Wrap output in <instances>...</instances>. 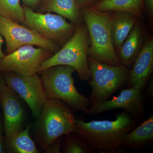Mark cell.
<instances>
[{
    "instance_id": "6da1fadb",
    "label": "cell",
    "mask_w": 153,
    "mask_h": 153,
    "mask_svg": "<svg viewBox=\"0 0 153 153\" xmlns=\"http://www.w3.org/2000/svg\"><path fill=\"white\" fill-rule=\"evenodd\" d=\"M136 123L127 112L120 113L114 120H93L86 122L76 120L74 131L85 139L94 151L100 153L123 152L126 135L133 129Z\"/></svg>"
},
{
    "instance_id": "7a4b0ae2",
    "label": "cell",
    "mask_w": 153,
    "mask_h": 153,
    "mask_svg": "<svg viewBox=\"0 0 153 153\" xmlns=\"http://www.w3.org/2000/svg\"><path fill=\"white\" fill-rule=\"evenodd\" d=\"M81 14L90 39L88 56L111 66L122 65L111 36L110 24L113 13L91 7L81 9Z\"/></svg>"
},
{
    "instance_id": "3957f363",
    "label": "cell",
    "mask_w": 153,
    "mask_h": 153,
    "mask_svg": "<svg viewBox=\"0 0 153 153\" xmlns=\"http://www.w3.org/2000/svg\"><path fill=\"white\" fill-rule=\"evenodd\" d=\"M37 120L38 142L45 151L60 137L74 131L76 119L60 100L48 99Z\"/></svg>"
},
{
    "instance_id": "277c9868",
    "label": "cell",
    "mask_w": 153,
    "mask_h": 153,
    "mask_svg": "<svg viewBox=\"0 0 153 153\" xmlns=\"http://www.w3.org/2000/svg\"><path fill=\"white\" fill-rule=\"evenodd\" d=\"M91 41L85 23L77 25L74 35L58 52L42 63L38 70L41 74L47 68L55 65H67L73 67L82 80L90 79L88 62V51Z\"/></svg>"
},
{
    "instance_id": "5b68a950",
    "label": "cell",
    "mask_w": 153,
    "mask_h": 153,
    "mask_svg": "<svg viewBox=\"0 0 153 153\" xmlns=\"http://www.w3.org/2000/svg\"><path fill=\"white\" fill-rule=\"evenodd\" d=\"M75 71L70 66L55 65L42 71L41 79L48 100H62L76 110L84 111L90 106L89 100L75 87L72 77Z\"/></svg>"
},
{
    "instance_id": "8992f818",
    "label": "cell",
    "mask_w": 153,
    "mask_h": 153,
    "mask_svg": "<svg viewBox=\"0 0 153 153\" xmlns=\"http://www.w3.org/2000/svg\"><path fill=\"white\" fill-rule=\"evenodd\" d=\"M88 62L91 78L89 84L92 88L88 98L90 106L107 100L127 82L130 71L124 65L111 66L89 56Z\"/></svg>"
},
{
    "instance_id": "52a82bcc",
    "label": "cell",
    "mask_w": 153,
    "mask_h": 153,
    "mask_svg": "<svg viewBox=\"0 0 153 153\" xmlns=\"http://www.w3.org/2000/svg\"><path fill=\"white\" fill-rule=\"evenodd\" d=\"M25 20L22 24L62 47L74 35L77 25L68 23L59 15L36 12L24 6Z\"/></svg>"
},
{
    "instance_id": "ba28073f",
    "label": "cell",
    "mask_w": 153,
    "mask_h": 153,
    "mask_svg": "<svg viewBox=\"0 0 153 153\" xmlns=\"http://www.w3.org/2000/svg\"><path fill=\"white\" fill-rule=\"evenodd\" d=\"M0 34L5 40L7 55L26 45L37 46L54 53L61 48L54 41L36 31L1 15Z\"/></svg>"
},
{
    "instance_id": "9c48e42d",
    "label": "cell",
    "mask_w": 153,
    "mask_h": 153,
    "mask_svg": "<svg viewBox=\"0 0 153 153\" xmlns=\"http://www.w3.org/2000/svg\"><path fill=\"white\" fill-rule=\"evenodd\" d=\"M6 84L24 100L37 119L48 100L43 80L37 74L22 76L13 72L2 73Z\"/></svg>"
},
{
    "instance_id": "30bf717a",
    "label": "cell",
    "mask_w": 153,
    "mask_h": 153,
    "mask_svg": "<svg viewBox=\"0 0 153 153\" xmlns=\"http://www.w3.org/2000/svg\"><path fill=\"white\" fill-rule=\"evenodd\" d=\"M54 54L41 47L22 46L0 60V73L13 72L22 76L37 74L42 63Z\"/></svg>"
},
{
    "instance_id": "8fae6325",
    "label": "cell",
    "mask_w": 153,
    "mask_h": 153,
    "mask_svg": "<svg viewBox=\"0 0 153 153\" xmlns=\"http://www.w3.org/2000/svg\"><path fill=\"white\" fill-rule=\"evenodd\" d=\"M141 89L131 87L123 89L119 95L110 100L91 105L83 111L82 116H93L117 108H123L131 116H141L143 109Z\"/></svg>"
},
{
    "instance_id": "7c38bea8",
    "label": "cell",
    "mask_w": 153,
    "mask_h": 153,
    "mask_svg": "<svg viewBox=\"0 0 153 153\" xmlns=\"http://www.w3.org/2000/svg\"><path fill=\"white\" fill-rule=\"evenodd\" d=\"M1 102L4 111V131L8 138L22 129L25 111L16 92L6 84Z\"/></svg>"
},
{
    "instance_id": "4fadbf2b",
    "label": "cell",
    "mask_w": 153,
    "mask_h": 153,
    "mask_svg": "<svg viewBox=\"0 0 153 153\" xmlns=\"http://www.w3.org/2000/svg\"><path fill=\"white\" fill-rule=\"evenodd\" d=\"M153 70V39L150 37L146 41L140 55L135 60L129 71L128 86L142 90L148 82Z\"/></svg>"
},
{
    "instance_id": "5bb4252c",
    "label": "cell",
    "mask_w": 153,
    "mask_h": 153,
    "mask_svg": "<svg viewBox=\"0 0 153 153\" xmlns=\"http://www.w3.org/2000/svg\"><path fill=\"white\" fill-rule=\"evenodd\" d=\"M146 41L141 25L137 21L118 52V57L122 65L127 68L132 67L142 50Z\"/></svg>"
},
{
    "instance_id": "9a60e30c",
    "label": "cell",
    "mask_w": 153,
    "mask_h": 153,
    "mask_svg": "<svg viewBox=\"0 0 153 153\" xmlns=\"http://www.w3.org/2000/svg\"><path fill=\"white\" fill-rule=\"evenodd\" d=\"M36 12L41 13H55L76 25L83 21L81 9L76 0H42Z\"/></svg>"
},
{
    "instance_id": "2e32d148",
    "label": "cell",
    "mask_w": 153,
    "mask_h": 153,
    "mask_svg": "<svg viewBox=\"0 0 153 153\" xmlns=\"http://www.w3.org/2000/svg\"><path fill=\"white\" fill-rule=\"evenodd\" d=\"M137 18L127 12H114L113 14L110 33L113 45L117 54L136 22Z\"/></svg>"
},
{
    "instance_id": "e0dca14e",
    "label": "cell",
    "mask_w": 153,
    "mask_h": 153,
    "mask_svg": "<svg viewBox=\"0 0 153 153\" xmlns=\"http://www.w3.org/2000/svg\"><path fill=\"white\" fill-rule=\"evenodd\" d=\"M153 141V115L136 128L126 135L124 146L137 149L149 144Z\"/></svg>"
},
{
    "instance_id": "ac0fdd59",
    "label": "cell",
    "mask_w": 153,
    "mask_h": 153,
    "mask_svg": "<svg viewBox=\"0 0 153 153\" xmlns=\"http://www.w3.org/2000/svg\"><path fill=\"white\" fill-rule=\"evenodd\" d=\"M144 0H100L92 7L100 11L125 12L137 17L143 15Z\"/></svg>"
},
{
    "instance_id": "d6986e66",
    "label": "cell",
    "mask_w": 153,
    "mask_h": 153,
    "mask_svg": "<svg viewBox=\"0 0 153 153\" xmlns=\"http://www.w3.org/2000/svg\"><path fill=\"white\" fill-rule=\"evenodd\" d=\"M30 126L7 138L9 152L14 153H38L36 144L30 135Z\"/></svg>"
},
{
    "instance_id": "ffe728a7",
    "label": "cell",
    "mask_w": 153,
    "mask_h": 153,
    "mask_svg": "<svg viewBox=\"0 0 153 153\" xmlns=\"http://www.w3.org/2000/svg\"><path fill=\"white\" fill-rule=\"evenodd\" d=\"M66 135V138L62 148V152L92 153L94 152L89 143L75 131Z\"/></svg>"
},
{
    "instance_id": "44dd1931",
    "label": "cell",
    "mask_w": 153,
    "mask_h": 153,
    "mask_svg": "<svg viewBox=\"0 0 153 153\" xmlns=\"http://www.w3.org/2000/svg\"><path fill=\"white\" fill-rule=\"evenodd\" d=\"M0 15L19 24L23 23L25 14L20 0H0Z\"/></svg>"
},
{
    "instance_id": "7402d4cb",
    "label": "cell",
    "mask_w": 153,
    "mask_h": 153,
    "mask_svg": "<svg viewBox=\"0 0 153 153\" xmlns=\"http://www.w3.org/2000/svg\"><path fill=\"white\" fill-rule=\"evenodd\" d=\"M61 142L60 138L53 143L48 149L46 150V153H58L60 152L61 149Z\"/></svg>"
},
{
    "instance_id": "603a6c76",
    "label": "cell",
    "mask_w": 153,
    "mask_h": 153,
    "mask_svg": "<svg viewBox=\"0 0 153 153\" xmlns=\"http://www.w3.org/2000/svg\"><path fill=\"white\" fill-rule=\"evenodd\" d=\"M81 9L92 7L97 0H76Z\"/></svg>"
},
{
    "instance_id": "cb8c5ba5",
    "label": "cell",
    "mask_w": 153,
    "mask_h": 153,
    "mask_svg": "<svg viewBox=\"0 0 153 153\" xmlns=\"http://www.w3.org/2000/svg\"><path fill=\"white\" fill-rule=\"evenodd\" d=\"M42 0H22L25 5L35 11L38 9Z\"/></svg>"
},
{
    "instance_id": "d4e9b609",
    "label": "cell",
    "mask_w": 153,
    "mask_h": 153,
    "mask_svg": "<svg viewBox=\"0 0 153 153\" xmlns=\"http://www.w3.org/2000/svg\"><path fill=\"white\" fill-rule=\"evenodd\" d=\"M4 131V123L2 117L0 118V153L4 152V142H3V133Z\"/></svg>"
},
{
    "instance_id": "484cf974",
    "label": "cell",
    "mask_w": 153,
    "mask_h": 153,
    "mask_svg": "<svg viewBox=\"0 0 153 153\" xmlns=\"http://www.w3.org/2000/svg\"><path fill=\"white\" fill-rule=\"evenodd\" d=\"M144 6L146 7L149 16L153 18V0H144Z\"/></svg>"
},
{
    "instance_id": "4316f807",
    "label": "cell",
    "mask_w": 153,
    "mask_h": 153,
    "mask_svg": "<svg viewBox=\"0 0 153 153\" xmlns=\"http://www.w3.org/2000/svg\"><path fill=\"white\" fill-rule=\"evenodd\" d=\"M147 95L152 98L153 97V76L151 77L148 83L147 88L146 91Z\"/></svg>"
},
{
    "instance_id": "83f0119b",
    "label": "cell",
    "mask_w": 153,
    "mask_h": 153,
    "mask_svg": "<svg viewBox=\"0 0 153 153\" xmlns=\"http://www.w3.org/2000/svg\"><path fill=\"white\" fill-rule=\"evenodd\" d=\"M6 85L5 81L2 74L0 73V104L1 102L2 95L4 88Z\"/></svg>"
},
{
    "instance_id": "f1b7e54d",
    "label": "cell",
    "mask_w": 153,
    "mask_h": 153,
    "mask_svg": "<svg viewBox=\"0 0 153 153\" xmlns=\"http://www.w3.org/2000/svg\"><path fill=\"white\" fill-rule=\"evenodd\" d=\"M4 40L3 39V36L0 34V60H1L5 56V55L4 54L2 49V44L4 43Z\"/></svg>"
}]
</instances>
